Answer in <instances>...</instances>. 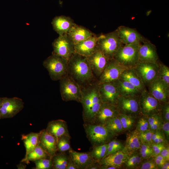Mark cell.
I'll return each instance as SVG.
<instances>
[{
	"instance_id": "1",
	"label": "cell",
	"mask_w": 169,
	"mask_h": 169,
	"mask_svg": "<svg viewBox=\"0 0 169 169\" xmlns=\"http://www.w3.org/2000/svg\"><path fill=\"white\" fill-rule=\"evenodd\" d=\"M80 103L83 108L84 124H92L103 103L99 92L97 81L81 87Z\"/></svg>"
},
{
	"instance_id": "2",
	"label": "cell",
	"mask_w": 169,
	"mask_h": 169,
	"mask_svg": "<svg viewBox=\"0 0 169 169\" xmlns=\"http://www.w3.org/2000/svg\"><path fill=\"white\" fill-rule=\"evenodd\" d=\"M68 75L81 87L97 81L86 57L75 53L68 61Z\"/></svg>"
},
{
	"instance_id": "3",
	"label": "cell",
	"mask_w": 169,
	"mask_h": 169,
	"mask_svg": "<svg viewBox=\"0 0 169 169\" xmlns=\"http://www.w3.org/2000/svg\"><path fill=\"white\" fill-rule=\"evenodd\" d=\"M68 61L62 57L52 54L44 61L43 64L51 79L57 81L68 74Z\"/></svg>"
},
{
	"instance_id": "4",
	"label": "cell",
	"mask_w": 169,
	"mask_h": 169,
	"mask_svg": "<svg viewBox=\"0 0 169 169\" xmlns=\"http://www.w3.org/2000/svg\"><path fill=\"white\" fill-rule=\"evenodd\" d=\"M122 45L116 30L98 36L97 47L110 59L113 58L118 50Z\"/></svg>"
},
{
	"instance_id": "5",
	"label": "cell",
	"mask_w": 169,
	"mask_h": 169,
	"mask_svg": "<svg viewBox=\"0 0 169 169\" xmlns=\"http://www.w3.org/2000/svg\"><path fill=\"white\" fill-rule=\"evenodd\" d=\"M83 126L86 136L92 146L107 143L114 136L103 125L84 124Z\"/></svg>"
},
{
	"instance_id": "6",
	"label": "cell",
	"mask_w": 169,
	"mask_h": 169,
	"mask_svg": "<svg viewBox=\"0 0 169 169\" xmlns=\"http://www.w3.org/2000/svg\"><path fill=\"white\" fill-rule=\"evenodd\" d=\"M141 44L122 45L118 50L113 59L128 68L135 67L139 62L138 50Z\"/></svg>"
},
{
	"instance_id": "7",
	"label": "cell",
	"mask_w": 169,
	"mask_h": 169,
	"mask_svg": "<svg viewBox=\"0 0 169 169\" xmlns=\"http://www.w3.org/2000/svg\"><path fill=\"white\" fill-rule=\"evenodd\" d=\"M59 80L60 90L63 100L75 101L80 103L81 97L80 86L68 74Z\"/></svg>"
},
{
	"instance_id": "8",
	"label": "cell",
	"mask_w": 169,
	"mask_h": 169,
	"mask_svg": "<svg viewBox=\"0 0 169 169\" xmlns=\"http://www.w3.org/2000/svg\"><path fill=\"white\" fill-rule=\"evenodd\" d=\"M139 101L140 112L147 116L160 113L163 103L155 99L146 88L139 95Z\"/></svg>"
},
{
	"instance_id": "9",
	"label": "cell",
	"mask_w": 169,
	"mask_h": 169,
	"mask_svg": "<svg viewBox=\"0 0 169 169\" xmlns=\"http://www.w3.org/2000/svg\"><path fill=\"white\" fill-rule=\"evenodd\" d=\"M129 68L121 64L113 58L110 59L97 78V82L99 84L115 81L120 78L124 71Z\"/></svg>"
},
{
	"instance_id": "10",
	"label": "cell",
	"mask_w": 169,
	"mask_h": 169,
	"mask_svg": "<svg viewBox=\"0 0 169 169\" xmlns=\"http://www.w3.org/2000/svg\"><path fill=\"white\" fill-rule=\"evenodd\" d=\"M24 107V103L20 98L2 97L0 107V119L13 118Z\"/></svg>"
},
{
	"instance_id": "11",
	"label": "cell",
	"mask_w": 169,
	"mask_h": 169,
	"mask_svg": "<svg viewBox=\"0 0 169 169\" xmlns=\"http://www.w3.org/2000/svg\"><path fill=\"white\" fill-rule=\"evenodd\" d=\"M52 54L62 57L68 60L75 53L74 45L66 33L59 35L52 44Z\"/></svg>"
},
{
	"instance_id": "12",
	"label": "cell",
	"mask_w": 169,
	"mask_h": 169,
	"mask_svg": "<svg viewBox=\"0 0 169 169\" xmlns=\"http://www.w3.org/2000/svg\"><path fill=\"white\" fill-rule=\"evenodd\" d=\"M139 96H120L115 105L119 113L133 116L140 111Z\"/></svg>"
},
{
	"instance_id": "13",
	"label": "cell",
	"mask_w": 169,
	"mask_h": 169,
	"mask_svg": "<svg viewBox=\"0 0 169 169\" xmlns=\"http://www.w3.org/2000/svg\"><path fill=\"white\" fill-rule=\"evenodd\" d=\"M133 68L145 85L158 77L159 66L157 63L139 62Z\"/></svg>"
},
{
	"instance_id": "14",
	"label": "cell",
	"mask_w": 169,
	"mask_h": 169,
	"mask_svg": "<svg viewBox=\"0 0 169 169\" xmlns=\"http://www.w3.org/2000/svg\"><path fill=\"white\" fill-rule=\"evenodd\" d=\"M86 58L94 75L97 79L110 59L97 47L94 52Z\"/></svg>"
},
{
	"instance_id": "15",
	"label": "cell",
	"mask_w": 169,
	"mask_h": 169,
	"mask_svg": "<svg viewBox=\"0 0 169 169\" xmlns=\"http://www.w3.org/2000/svg\"><path fill=\"white\" fill-rule=\"evenodd\" d=\"M97 84L103 103L115 105L120 95L115 82L97 83Z\"/></svg>"
},
{
	"instance_id": "16",
	"label": "cell",
	"mask_w": 169,
	"mask_h": 169,
	"mask_svg": "<svg viewBox=\"0 0 169 169\" xmlns=\"http://www.w3.org/2000/svg\"><path fill=\"white\" fill-rule=\"evenodd\" d=\"M147 85L148 91L155 99L161 102L167 101L169 96V87L159 78L157 77Z\"/></svg>"
},
{
	"instance_id": "17",
	"label": "cell",
	"mask_w": 169,
	"mask_h": 169,
	"mask_svg": "<svg viewBox=\"0 0 169 169\" xmlns=\"http://www.w3.org/2000/svg\"><path fill=\"white\" fill-rule=\"evenodd\" d=\"M39 144L48 153L51 158L57 152V140L46 129L39 132Z\"/></svg>"
},
{
	"instance_id": "18",
	"label": "cell",
	"mask_w": 169,
	"mask_h": 169,
	"mask_svg": "<svg viewBox=\"0 0 169 169\" xmlns=\"http://www.w3.org/2000/svg\"><path fill=\"white\" fill-rule=\"evenodd\" d=\"M130 155L124 147L122 150L105 157L98 162L100 166H113L118 168L125 163Z\"/></svg>"
},
{
	"instance_id": "19",
	"label": "cell",
	"mask_w": 169,
	"mask_h": 169,
	"mask_svg": "<svg viewBox=\"0 0 169 169\" xmlns=\"http://www.w3.org/2000/svg\"><path fill=\"white\" fill-rule=\"evenodd\" d=\"M119 113L115 105L103 103L91 124L104 125L109 120Z\"/></svg>"
},
{
	"instance_id": "20",
	"label": "cell",
	"mask_w": 169,
	"mask_h": 169,
	"mask_svg": "<svg viewBox=\"0 0 169 169\" xmlns=\"http://www.w3.org/2000/svg\"><path fill=\"white\" fill-rule=\"evenodd\" d=\"M116 30L122 43L124 45L141 44L143 41L142 36L132 28L121 26Z\"/></svg>"
},
{
	"instance_id": "21",
	"label": "cell",
	"mask_w": 169,
	"mask_h": 169,
	"mask_svg": "<svg viewBox=\"0 0 169 169\" xmlns=\"http://www.w3.org/2000/svg\"><path fill=\"white\" fill-rule=\"evenodd\" d=\"M138 54L139 62L157 63L158 57L156 47L149 42L141 44Z\"/></svg>"
},
{
	"instance_id": "22",
	"label": "cell",
	"mask_w": 169,
	"mask_h": 169,
	"mask_svg": "<svg viewBox=\"0 0 169 169\" xmlns=\"http://www.w3.org/2000/svg\"><path fill=\"white\" fill-rule=\"evenodd\" d=\"M98 36L95 34L74 45L75 53L81 56L88 57L90 55L97 47Z\"/></svg>"
},
{
	"instance_id": "23",
	"label": "cell",
	"mask_w": 169,
	"mask_h": 169,
	"mask_svg": "<svg viewBox=\"0 0 169 169\" xmlns=\"http://www.w3.org/2000/svg\"><path fill=\"white\" fill-rule=\"evenodd\" d=\"M66 34L74 45L95 34L84 27L75 23Z\"/></svg>"
},
{
	"instance_id": "24",
	"label": "cell",
	"mask_w": 169,
	"mask_h": 169,
	"mask_svg": "<svg viewBox=\"0 0 169 169\" xmlns=\"http://www.w3.org/2000/svg\"><path fill=\"white\" fill-rule=\"evenodd\" d=\"M51 23L54 30L61 35L67 33L75 23L70 17L61 15L55 17Z\"/></svg>"
},
{
	"instance_id": "25",
	"label": "cell",
	"mask_w": 169,
	"mask_h": 169,
	"mask_svg": "<svg viewBox=\"0 0 169 169\" xmlns=\"http://www.w3.org/2000/svg\"><path fill=\"white\" fill-rule=\"evenodd\" d=\"M69 152L71 158L79 169H85L91 163L97 161L91 157L89 152H80L71 149L69 151Z\"/></svg>"
},
{
	"instance_id": "26",
	"label": "cell",
	"mask_w": 169,
	"mask_h": 169,
	"mask_svg": "<svg viewBox=\"0 0 169 169\" xmlns=\"http://www.w3.org/2000/svg\"><path fill=\"white\" fill-rule=\"evenodd\" d=\"M46 130L54 136L57 140L63 135H69L67 122L62 120L59 119L49 121Z\"/></svg>"
},
{
	"instance_id": "27",
	"label": "cell",
	"mask_w": 169,
	"mask_h": 169,
	"mask_svg": "<svg viewBox=\"0 0 169 169\" xmlns=\"http://www.w3.org/2000/svg\"><path fill=\"white\" fill-rule=\"evenodd\" d=\"M120 79L129 82L141 92L146 88V85L133 68H130L124 71Z\"/></svg>"
},
{
	"instance_id": "28",
	"label": "cell",
	"mask_w": 169,
	"mask_h": 169,
	"mask_svg": "<svg viewBox=\"0 0 169 169\" xmlns=\"http://www.w3.org/2000/svg\"><path fill=\"white\" fill-rule=\"evenodd\" d=\"M115 82L120 96H128L138 95L141 92L136 86L127 81L119 78Z\"/></svg>"
},
{
	"instance_id": "29",
	"label": "cell",
	"mask_w": 169,
	"mask_h": 169,
	"mask_svg": "<svg viewBox=\"0 0 169 169\" xmlns=\"http://www.w3.org/2000/svg\"><path fill=\"white\" fill-rule=\"evenodd\" d=\"M39 132H30L22 135L21 140L23 141L26 149L25 157L32 151L39 143Z\"/></svg>"
},
{
	"instance_id": "30",
	"label": "cell",
	"mask_w": 169,
	"mask_h": 169,
	"mask_svg": "<svg viewBox=\"0 0 169 169\" xmlns=\"http://www.w3.org/2000/svg\"><path fill=\"white\" fill-rule=\"evenodd\" d=\"M44 158H51L38 143L34 149L26 156L24 157L21 162L28 164L30 161H33L36 160Z\"/></svg>"
},
{
	"instance_id": "31",
	"label": "cell",
	"mask_w": 169,
	"mask_h": 169,
	"mask_svg": "<svg viewBox=\"0 0 169 169\" xmlns=\"http://www.w3.org/2000/svg\"><path fill=\"white\" fill-rule=\"evenodd\" d=\"M69 158L64 152L56 154L52 158L53 169H66Z\"/></svg>"
},
{
	"instance_id": "32",
	"label": "cell",
	"mask_w": 169,
	"mask_h": 169,
	"mask_svg": "<svg viewBox=\"0 0 169 169\" xmlns=\"http://www.w3.org/2000/svg\"><path fill=\"white\" fill-rule=\"evenodd\" d=\"M104 125L113 136L124 130L118 115L109 120Z\"/></svg>"
},
{
	"instance_id": "33",
	"label": "cell",
	"mask_w": 169,
	"mask_h": 169,
	"mask_svg": "<svg viewBox=\"0 0 169 169\" xmlns=\"http://www.w3.org/2000/svg\"><path fill=\"white\" fill-rule=\"evenodd\" d=\"M108 143L99 146H92V149L89 152L91 157L99 161L104 158L106 154Z\"/></svg>"
},
{
	"instance_id": "34",
	"label": "cell",
	"mask_w": 169,
	"mask_h": 169,
	"mask_svg": "<svg viewBox=\"0 0 169 169\" xmlns=\"http://www.w3.org/2000/svg\"><path fill=\"white\" fill-rule=\"evenodd\" d=\"M70 136L64 135L57 139V151L65 152L72 149L70 144Z\"/></svg>"
},
{
	"instance_id": "35",
	"label": "cell",
	"mask_w": 169,
	"mask_h": 169,
	"mask_svg": "<svg viewBox=\"0 0 169 169\" xmlns=\"http://www.w3.org/2000/svg\"><path fill=\"white\" fill-rule=\"evenodd\" d=\"M160 113L148 116L147 120L149 125V129L155 132L159 130L161 126Z\"/></svg>"
},
{
	"instance_id": "36",
	"label": "cell",
	"mask_w": 169,
	"mask_h": 169,
	"mask_svg": "<svg viewBox=\"0 0 169 169\" xmlns=\"http://www.w3.org/2000/svg\"><path fill=\"white\" fill-rule=\"evenodd\" d=\"M118 116L124 130H129L133 127L135 122L133 116L119 113Z\"/></svg>"
},
{
	"instance_id": "37",
	"label": "cell",
	"mask_w": 169,
	"mask_h": 169,
	"mask_svg": "<svg viewBox=\"0 0 169 169\" xmlns=\"http://www.w3.org/2000/svg\"><path fill=\"white\" fill-rule=\"evenodd\" d=\"M158 77L169 87V68L163 64H159Z\"/></svg>"
},
{
	"instance_id": "38",
	"label": "cell",
	"mask_w": 169,
	"mask_h": 169,
	"mask_svg": "<svg viewBox=\"0 0 169 169\" xmlns=\"http://www.w3.org/2000/svg\"><path fill=\"white\" fill-rule=\"evenodd\" d=\"M124 147L123 145L119 141L116 140L110 141L108 143L107 151L105 157L122 150Z\"/></svg>"
},
{
	"instance_id": "39",
	"label": "cell",
	"mask_w": 169,
	"mask_h": 169,
	"mask_svg": "<svg viewBox=\"0 0 169 169\" xmlns=\"http://www.w3.org/2000/svg\"><path fill=\"white\" fill-rule=\"evenodd\" d=\"M142 159L140 154L134 153L129 156L125 164L127 168H135L140 164Z\"/></svg>"
},
{
	"instance_id": "40",
	"label": "cell",
	"mask_w": 169,
	"mask_h": 169,
	"mask_svg": "<svg viewBox=\"0 0 169 169\" xmlns=\"http://www.w3.org/2000/svg\"><path fill=\"white\" fill-rule=\"evenodd\" d=\"M35 164L34 169H52V161L51 158L40 159L33 161Z\"/></svg>"
},
{
	"instance_id": "41",
	"label": "cell",
	"mask_w": 169,
	"mask_h": 169,
	"mask_svg": "<svg viewBox=\"0 0 169 169\" xmlns=\"http://www.w3.org/2000/svg\"><path fill=\"white\" fill-rule=\"evenodd\" d=\"M151 144L142 143L140 149V155L142 159L154 156Z\"/></svg>"
},
{
	"instance_id": "42",
	"label": "cell",
	"mask_w": 169,
	"mask_h": 169,
	"mask_svg": "<svg viewBox=\"0 0 169 169\" xmlns=\"http://www.w3.org/2000/svg\"><path fill=\"white\" fill-rule=\"evenodd\" d=\"M154 132V131L150 129L143 132H139V135L141 144H151V137Z\"/></svg>"
},
{
	"instance_id": "43",
	"label": "cell",
	"mask_w": 169,
	"mask_h": 169,
	"mask_svg": "<svg viewBox=\"0 0 169 169\" xmlns=\"http://www.w3.org/2000/svg\"><path fill=\"white\" fill-rule=\"evenodd\" d=\"M149 129V125L147 118L143 117L140 118L137 122L136 130L139 132H141Z\"/></svg>"
},
{
	"instance_id": "44",
	"label": "cell",
	"mask_w": 169,
	"mask_h": 169,
	"mask_svg": "<svg viewBox=\"0 0 169 169\" xmlns=\"http://www.w3.org/2000/svg\"><path fill=\"white\" fill-rule=\"evenodd\" d=\"M127 135L130 137L134 144L136 150H137L140 149L141 143L139 138V132L136 130Z\"/></svg>"
},
{
	"instance_id": "45",
	"label": "cell",
	"mask_w": 169,
	"mask_h": 169,
	"mask_svg": "<svg viewBox=\"0 0 169 169\" xmlns=\"http://www.w3.org/2000/svg\"><path fill=\"white\" fill-rule=\"evenodd\" d=\"M162 105L161 111V117L164 120V122L169 121V104L167 101L163 102Z\"/></svg>"
},
{
	"instance_id": "46",
	"label": "cell",
	"mask_w": 169,
	"mask_h": 169,
	"mask_svg": "<svg viewBox=\"0 0 169 169\" xmlns=\"http://www.w3.org/2000/svg\"><path fill=\"white\" fill-rule=\"evenodd\" d=\"M141 169H156L158 168L154 160H150L142 163L139 167Z\"/></svg>"
},
{
	"instance_id": "47",
	"label": "cell",
	"mask_w": 169,
	"mask_h": 169,
	"mask_svg": "<svg viewBox=\"0 0 169 169\" xmlns=\"http://www.w3.org/2000/svg\"><path fill=\"white\" fill-rule=\"evenodd\" d=\"M151 145L153 152L154 156L160 154L161 151L166 147L164 143H152Z\"/></svg>"
},
{
	"instance_id": "48",
	"label": "cell",
	"mask_w": 169,
	"mask_h": 169,
	"mask_svg": "<svg viewBox=\"0 0 169 169\" xmlns=\"http://www.w3.org/2000/svg\"><path fill=\"white\" fill-rule=\"evenodd\" d=\"M161 127L166 139L167 141H168L169 139V122H164L163 124L161 125Z\"/></svg>"
},
{
	"instance_id": "49",
	"label": "cell",
	"mask_w": 169,
	"mask_h": 169,
	"mask_svg": "<svg viewBox=\"0 0 169 169\" xmlns=\"http://www.w3.org/2000/svg\"><path fill=\"white\" fill-rule=\"evenodd\" d=\"M161 155L166 161L169 160V148L168 147H166L160 153Z\"/></svg>"
},
{
	"instance_id": "50",
	"label": "cell",
	"mask_w": 169,
	"mask_h": 169,
	"mask_svg": "<svg viewBox=\"0 0 169 169\" xmlns=\"http://www.w3.org/2000/svg\"><path fill=\"white\" fill-rule=\"evenodd\" d=\"M68 162L66 169H79L78 166L72 160L69 155Z\"/></svg>"
},
{
	"instance_id": "51",
	"label": "cell",
	"mask_w": 169,
	"mask_h": 169,
	"mask_svg": "<svg viewBox=\"0 0 169 169\" xmlns=\"http://www.w3.org/2000/svg\"><path fill=\"white\" fill-rule=\"evenodd\" d=\"M165 138L164 136L162 135L156 138L152 141V143L158 144L164 143Z\"/></svg>"
},
{
	"instance_id": "52",
	"label": "cell",
	"mask_w": 169,
	"mask_h": 169,
	"mask_svg": "<svg viewBox=\"0 0 169 169\" xmlns=\"http://www.w3.org/2000/svg\"><path fill=\"white\" fill-rule=\"evenodd\" d=\"M98 162V161H96L93 162L88 166H87L85 169H100V166L99 164H97V163Z\"/></svg>"
},
{
	"instance_id": "53",
	"label": "cell",
	"mask_w": 169,
	"mask_h": 169,
	"mask_svg": "<svg viewBox=\"0 0 169 169\" xmlns=\"http://www.w3.org/2000/svg\"><path fill=\"white\" fill-rule=\"evenodd\" d=\"M153 160L158 168H160L166 162L160 160L154 157Z\"/></svg>"
},
{
	"instance_id": "54",
	"label": "cell",
	"mask_w": 169,
	"mask_h": 169,
	"mask_svg": "<svg viewBox=\"0 0 169 169\" xmlns=\"http://www.w3.org/2000/svg\"><path fill=\"white\" fill-rule=\"evenodd\" d=\"M161 169H169V163L168 161H166L164 164L160 168Z\"/></svg>"
},
{
	"instance_id": "55",
	"label": "cell",
	"mask_w": 169,
	"mask_h": 169,
	"mask_svg": "<svg viewBox=\"0 0 169 169\" xmlns=\"http://www.w3.org/2000/svg\"><path fill=\"white\" fill-rule=\"evenodd\" d=\"M17 167L18 169H23L26 168V166L24 164V163H23V162H21L17 166Z\"/></svg>"
},
{
	"instance_id": "56",
	"label": "cell",
	"mask_w": 169,
	"mask_h": 169,
	"mask_svg": "<svg viewBox=\"0 0 169 169\" xmlns=\"http://www.w3.org/2000/svg\"><path fill=\"white\" fill-rule=\"evenodd\" d=\"M154 157L163 161H166L164 158L160 154L154 156Z\"/></svg>"
},
{
	"instance_id": "57",
	"label": "cell",
	"mask_w": 169,
	"mask_h": 169,
	"mask_svg": "<svg viewBox=\"0 0 169 169\" xmlns=\"http://www.w3.org/2000/svg\"><path fill=\"white\" fill-rule=\"evenodd\" d=\"M2 97H0V107L2 103Z\"/></svg>"
}]
</instances>
